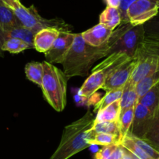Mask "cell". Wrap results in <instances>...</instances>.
<instances>
[{
  "label": "cell",
  "instance_id": "cell-1",
  "mask_svg": "<svg viewBox=\"0 0 159 159\" xmlns=\"http://www.w3.org/2000/svg\"><path fill=\"white\" fill-rule=\"evenodd\" d=\"M109 49L108 40L101 46L94 47L84 41L81 34H76L73 45L62 64L64 74L67 79L86 76L97 61L109 55Z\"/></svg>",
  "mask_w": 159,
  "mask_h": 159
},
{
  "label": "cell",
  "instance_id": "cell-2",
  "mask_svg": "<svg viewBox=\"0 0 159 159\" xmlns=\"http://www.w3.org/2000/svg\"><path fill=\"white\" fill-rule=\"evenodd\" d=\"M95 116L88 110L77 120L65 127L59 146L49 159H70L90 147L88 139Z\"/></svg>",
  "mask_w": 159,
  "mask_h": 159
},
{
  "label": "cell",
  "instance_id": "cell-3",
  "mask_svg": "<svg viewBox=\"0 0 159 159\" xmlns=\"http://www.w3.org/2000/svg\"><path fill=\"white\" fill-rule=\"evenodd\" d=\"M44 74L41 89L47 102L57 112H62L66 105L67 78L63 71L47 61L42 62Z\"/></svg>",
  "mask_w": 159,
  "mask_h": 159
},
{
  "label": "cell",
  "instance_id": "cell-4",
  "mask_svg": "<svg viewBox=\"0 0 159 159\" xmlns=\"http://www.w3.org/2000/svg\"><path fill=\"white\" fill-rule=\"evenodd\" d=\"M130 57L124 53H113L104 58L92 69L79 90V96L84 99H89L98 89H102L106 80L112 71Z\"/></svg>",
  "mask_w": 159,
  "mask_h": 159
},
{
  "label": "cell",
  "instance_id": "cell-5",
  "mask_svg": "<svg viewBox=\"0 0 159 159\" xmlns=\"http://www.w3.org/2000/svg\"><path fill=\"white\" fill-rule=\"evenodd\" d=\"M144 36V25L123 24L116 30H113L109 38V55L113 53L121 52L127 54L129 57H134Z\"/></svg>",
  "mask_w": 159,
  "mask_h": 159
},
{
  "label": "cell",
  "instance_id": "cell-6",
  "mask_svg": "<svg viewBox=\"0 0 159 159\" xmlns=\"http://www.w3.org/2000/svg\"><path fill=\"white\" fill-rule=\"evenodd\" d=\"M14 13L19 19L22 26L31 30L34 33L47 28H53L59 31L70 32V26L61 19L47 20L39 15L34 6L25 7L20 2L16 3L11 7Z\"/></svg>",
  "mask_w": 159,
  "mask_h": 159
},
{
  "label": "cell",
  "instance_id": "cell-7",
  "mask_svg": "<svg viewBox=\"0 0 159 159\" xmlns=\"http://www.w3.org/2000/svg\"><path fill=\"white\" fill-rule=\"evenodd\" d=\"M159 12V0H137L129 8L127 17L132 26L144 25Z\"/></svg>",
  "mask_w": 159,
  "mask_h": 159
},
{
  "label": "cell",
  "instance_id": "cell-8",
  "mask_svg": "<svg viewBox=\"0 0 159 159\" xmlns=\"http://www.w3.org/2000/svg\"><path fill=\"white\" fill-rule=\"evenodd\" d=\"M76 34L60 31L52 47L45 53V61L50 64H62L73 45Z\"/></svg>",
  "mask_w": 159,
  "mask_h": 159
},
{
  "label": "cell",
  "instance_id": "cell-9",
  "mask_svg": "<svg viewBox=\"0 0 159 159\" xmlns=\"http://www.w3.org/2000/svg\"><path fill=\"white\" fill-rule=\"evenodd\" d=\"M138 60L136 57H130L121 65L115 68L108 79L106 80L103 85L102 89L104 91H110L113 89H118L124 87L126 82L131 78L132 72L137 65Z\"/></svg>",
  "mask_w": 159,
  "mask_h": 159
},
{
  "label": "cell",
  "instance_id": "cell-10",
  "mask_svg": "<svg viewBox=\"0 0 159 159\" xmlns=\"http://www.w3.org/2000/svg\"><path fill=\"white\" fill-rule=\"evenodd\" d=\"M154 112L137 102L134 109L133 120L129 134L143 139L149 131L154 119Z\"/></svg>",
  "mask_w": 159,
  "mask_h": 159
},
{
  "label": "cell",
  "instance_id": "cell-11",
  "mask_svg": "<svg viewBox=\"0 0 159 159\" xmlns=\"http://www.w3.org/2000/svg\"><path fill=\"white\" fill-rule=\"evenodd\" d=\"M151 55L159 56V20L150 23L148 30H145V36L134 57Z\"/></svg>",
  "mask_w": 159,
  "mask_h": 159
},
{
  "label": "cell",
  "instance_id": "cell-12",
  "mask_svg": "<svg viewBox=\"0 0 159 159\" xmlns=\"http://www.w3.org/2000/svg\"><path fill=\"white\" fill-rule=\"evenodd\" d=\"M136 58H137L138 62L129 80V83L133 85L134 86H136L137 84L143 78L146 77L155 67H157L159 63L158 57L154 56L145 55Z\"/></svg>",
  "mask_w": 159,
  "mask_h": 159
},
{
  "label": "cell",
  "instance_id": "cell-13",
  "mask_svg": "<svg viewBox=\"0 0 159 159\" xmlns=\"http://www.w3.org/2000/svg\"><path fill=\"white\" fill-rule=\"evenodd\" d=\"M113 30L98 23L90 29L81 33V35L84 41L87 43L94 47H99L108 40Z\"/></svg>",
  "mask_w": 159,
  "mask_h": 159
},
{
  "label": "cell",
  "instance_id": "cell-14",
  "mask_svg": "<svg viewBox=\"0 0 159 159\" xmlns=\"http://www.w3.org/2000/svg\"><path fill=\"white\" fill-rule=\"evenodd\" d=\"M60 31L53 28H47L36 33L34 37V48L41 53H46L52 47Z\"/></svg>",
  "mask_w": 159,
  "mask_h": 159
},
{
  "label": "cell",
  "instance_id": "cell-15",
  "mask_svg": "<svg viewBox=\"0 0 159 159\" xmlns=\"http://www.w3.org/2000/svg\"><path fill=\"white\" fill-rule=\"evenodd\" d=\"M34 35H35V33L23 26L12 28V29L6 30L0 29V55L2 54L1 51L2 45L6 40L10 38L20 39L26 42L31 47V48H34Z\"/></svg>",
  "mask_w": 159,
  "mask_h": 159
},
{
  "label": "cell",
  "instance_id": "cell-16",
  "mask_svg": "<svg viewBox=\"0 0 159 159\" xmlns=\"http://www.w3.org/2000/svg\"><path fill=\"white\" fill-rule=\"evenodd\" d=\"M22 26L13 10L0 0V29L3 30Z\"/></svg>",
  "mask_w": 159,
  "mask_h": 159
},
{
  "label": "cell",
  "instance_id": "cell-17",
  "mask_svg": "<svg viewBox=\"0 0 159 159\" xmlns=\"http://www.w3.org/2000/svg\"><path fill=\"white\" fill-rule=\"evenodd\" d=\"M120 112H121L120 100H117L103 110L98 112L97 115L95 116L94 123L118 121Z\"/></svg>",
  "mask_w": 159,
  "mask_h": 159
},
{
  "label": "cell",
  "instance_id": "cell-18",
  "mask_svg": "<svg viewBox=\"0 0 159 159\" xmlns=\"http://www.w3.org/2000/svg\"><path fill=\"white\" fill-rule=\"evenodd\" d=\"M159 82V63L147 75L136 85V91L139 99L144 96L156 83ZM139 101V100H138Z\"/></svg>",
  "mask_w": 159,
  "mask_h": 159
},
{
  "label": "cell",
  "instance_id": "cell-19",
  "mask_svg": "<svg viewBox=\"0 0 159 159\" xmlns=\"http://www.w3.org/2000/svg\"><path fill=\"white\" fill-rule=\"evenodd\" d=\"M99 22V23L104 25L108 29L115 30V28L122 23L119 11L118 9L107 6L100 15Z\"/></svg>",
  "mask_w": 159,
  "mask_h": 159
},
{
  "label": "cell",
  "instance_id": "cell-20",
  "mask_svg": "<svg viewBox=\"0 0 159 159\" xmlns=\"http://www.w3.org/2000/svg\"><path fill=\"white\" fill-rule=\"evenodd\" d=\"M139 100L136 86L129 83V81L126 82V85L123 87V94L120 99V108L121 111L126 110L130 107H136Z\"/></svg>",
  "mask_w": 159,
  "mask_h": 159
},
{
  "label": "cell",
  "instance_id": "cell-21",
  "mask_svg": "<svg viewBox=\"0 0 159 159\" xmlns=\"http://www.w3.org/2000/svg\"><path fill=\"white\" fill-rule=\"evenodd\" d=\"M138 102L147 107L154 113L159 107V82L156 83L144 96H142L139 99Z\"/></svg>",
  "mask_w": 159,
  "mask_h": 159
},
{
  "label": "cell",
  "instance_id": "cell-22",
  "mask_svg": "<svg viewBox=\"0 0 159 159\" xmlns=\"http://www.w3.org/2000/svg\"><path fill=\"white\" fill-rule=\"evenodd\" d=\"M121 140V138L117 135L103 133L95 134L90 129V136L88 139V142L90 145L108 146L111 144H120Z\"/></svg>",
  "mask_w": 159,
  "mask_h": 159
},
{
  "label": "cell",
  "instance_id": "cell-23",
  "mask_svg": "<svg viewBox=\"0 0 159 159\" xmlns=\"http://www.w3.org/2000/svg\"><path fill=\"white\" fill-rule=\"evenodd\" d=\"M25 73H26V78L30 81L41 87L44 74L43 63H41V62L27 63L25 66Z\"/></svg>",
  "mask_w": 159,
  "mask_h": 159
},
{
  "label": "cell",
  "instance_id": "cell-24",
  "mask_svg": "<svg viewBox=\"0 0 159 159\" xmlns=\"http://www.w3.org/2000/svg\"><path fill=\"white\" fill-rule=\"evenodd\" d=\"M143 140L146 141L154 149L159 152V107L154 111V119L151 128Z\"/></svg>",
  "mask_w": 159,
  "mask_h": 159
},
{
  "label": "cell",
  "instance_id": "cell-25",
  "mask_svg": "<svg viewBox=\"0 0 159 159\" xmlns=\"http://www.w3.org/2000/svg\"><path fill=\"white\" fill-rule=\"evenodd\" d=\"M123 88L106 92L104 96L95 104L94 112V113H98L100 110H103V109L107 107L110 104L113 103L115 101L120 100V99L122 97V94H123Z\"/></svg>",
  "mask_w": 159,
  "mask_h": 159
},
{
  "label": "cell",
  "instance_id": "cell-26",
  "mask_svg": "<svg viewBox=\"0 0 159 159\" xmlns=\"http://www.w3.org/2000/svg\"><path fill=\"white\" fill-rule=\"evenodd\" d=\"M134 109H135V107H132L120 112L118 123H119V129L122 139L129 134L132 120H133Z\"/></svg>",
  "mask_w": 159,
  "mask_h": 159
},
{
  "label": "cell",
  "instance_id": "cell-27",
  "mask_svg": "<svg viewBox=\"0 0 159 159\" xmlns=\"http://www.w3.org/2000/svg\"><path fill=\"white\" fill-rule=\"evenodd\" d=\"M120 145H121L125 150H126L127 152H129V153L132 154V155L137 159H154L152 157H151L149 155H147L146 152H143L140 148H139L138 146L134 143V141H132V138L129 137V134L121 140V141H120Z\"/></svg>",
  "mask_w": 159,
  "mask_h": 159
},
{
  "label": "cell",
  "instance_id": "cell-28",
  "mask_svg": "<svg viewBox=\"0 0 159 159\" xmlns=\"http://www.w3.org/2000/svg\"><path fill=\"white\" fill-rule=\"evenodd\" d=\"M91 130L95 134L103 133L108 134L117 135V136H119L122 139L118 121L94 123V126L92 127Z\"/></svg>",
  "mask_w": 159,
  "mask_h": 159
},
{
  "label": "cell",
  "instance_id": "cell-29",
  "mask_svg": "<svg viewBox=\"0 0 159 159\" xmlns=\"http://www.w3.org/2000/svg\"><path fill=\"white\" fill-rule=\"evenodd\" d=\"M31 47L24 42L23 40L18 38H10L6 40L2 45L1 51H8L12 54H18L21 51H25L26 49H30Z\"/></svg>",
  "mask_w": 159,
  "mask_h": 159
},
{
  "label": "cell",
  "instance_id": "cell-30",
  "mask_svg": "<svg viewBox=\"0 0 159 159\" xmlns=\"http://www.w3.org/2000/svg\"><path fill=\"white\" fill-rule=\"evenodd\" d=\"M129 135V137L132 138V141H134V143H135L139 148H140L143 152H146L147 155H149L150 156L152 157L154 159L159 158V152H157L156 149H154V148H153L151 144H148L146 141H144V140L143 139H140V138H137L130 134Z\"/></svg>",
  "mask_w": 159,
  "mask_h": 159
},
{
  "label": "cell",
  "instance_id": "cell-31",
  "mask_svg": "<svg viewBox=\"0 0 159 159\" xmlns=\"http://www.w3.org/2000/svg\"><path fill=\"white\" fill-rule=\"evenodd\" d=\"M137 0H120V5L118 7V11H119L120 16H121V20L123 24H127L129 23L127 17V11L129 8Z\"/></svg>",
  "mask_w": 159,
  "mask_h": 159
},
{
  "label": "cell",
  "instance_id": "cell-32",
  "mask_svg": "<svg viewBox=\"0 0 159 159\" xmlns=\"http://www.w3.org/2000/svg\"><path fill=\"white\" fill-rule=\"evenodd\" d=\"M118 144H111V145L108 146H104L102 148L100 149L98 152H97L95 153L94 158V159H108L109 156L111 155V154L115 151V149L118 147Z\"/></svg>",
  "mask_w": 159,
  "mask_h": 159
},
{
  "label": "cell",
  "instance_id": "cell-33",
  "mask_svg": "<svg viewBox=\"0 0 159 159\" xmlns=\"http://www.w3.org/2000/svg\"><path fill=\"white\" fill-rule=\"evenodd\" d=\"M125 152V149L122 147L120 144H118V147L115 149L113 152L111 154L110 156L108 158V159H121L123 157V154Z\"/></svg>",
  "mask_w": 159,
  "mask_h": 159
},
{
  "label": "cell",
  "instance_id": "cell-34",
  "mask_svg": "<svg viewBox=\"0 0 159 159\" xmlns=\"http://www.w3.org/2000/svg\"><path fill=\"white\" fill-rule=\"evenodd\" d=\"M108 7L118 9L120 5V0H104Z\"/></svg>",
  "mask_w": 159,
  "mask_h": 159
},
{
  "label": "cell",
  "instance_id": "cell-35",
  "mask_svg": "<svg viewBox=\"0 0 159 159\" xmlns=\"http://www.w3.org/2000/svg\"><path fill=\"white\" fill-rule=\"evenodd\" d=\"M1 1H2L3 2H4L6 6H9V8L12 7L14 4H16V3L20 2V0H1Z\"/></svg>",
  "mask_w": 159,
  "mask_h": 159
},
{
  "label": "cell",
  "instance_id": "cell-36",
  "mask_svg": "<svg viewBox=\"0 0 159 159\" xmlns=\"http://www.w3.org/2000/svg\"><path fill=\"white\" fill-rule=\"evenodd\" d=\"M121 159H137V158H135V157H134L132 154L129 153V152H127L126 150H125L124 154H123V157H122Z\"/></svg>",
  "mask_w": 159,
  "mask_h": 159
},
{
  "label": "cell",
  "instance_id": "cell-37",
  "mask_svg": "<svg viewBox=\"0 0 159 159\" xmlns=\"http://www.w3.org/2000/svg\"><path fill=\"white\" fill-rule=\"evenodd\" d=\"M158 58H159V56H158Z\"/></svg>",
  "mask_w": 159,
  "mask_h": 159
},
{
  "label": "cell",
  "instance_id": "cell-38",
  "mask_svg": "<svg viewBox=\"0 0 159 159\" xmlns=\"http://www.w3.org/2000/svg\"><path fill=\"white\" fill-rule=\"evenodd\" d=\"M158 159H159V158H158Z\"/></svg>",
  "mask_w": 159,
  "mask_h": 159
}]
</instances>
